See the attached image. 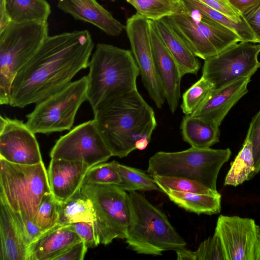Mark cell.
<instances>
[{
	"instance_id": "83f0119b",
	"label": "cell",
	"mask_w": 260,
	"mask_h": 260,
	"mask_svg": "<svg viewBox=\"0 0 260 260\" xmlns=\"http://www.w3.org/2000/svg\"><path fill=\"white\" fill-rule=\"evenodd\" d=\"M254 159L250 142L245 139L241 150L234 160L225 178L224 185L237 186L252 178Z\"/></svg>"
},
{
	"instance_id": "e0dca14e",
	"label": "cell",
	"mask_w": 260,
	"mask_h": 260,
	"mask_svg": "<svg viewBox=\"0 0 260 260\" xmlns=\"http://www.w3.org/2000/svg\"><path fill=\"white\" fill-rule=\"evenodd\" d=\"M251 77L241 78L218 88H212L204 101L191 114L219 127L231 108L248 90Z\"/></svg>"
},
{
	"instance_id": "60d3db41",
	"label": "cell",
	"mask_w": 260,
	"mask_h": 260,
	"mask_svg": "<svg viewBox=\"0 0 260 260\" xmlns=\"http://www.w3.org/2000/svg\"><path fill=\"white\" fill-rule=\"evenodd\" d=\"M260 44V2L242 15Z\"/></svg>"
},
{
	"instance_id": "9c48e42d",
	"label": "cell",
	"mask_w": 260,
	"mask_h": 260,
	"mask_svg": "<svg viewBox=\"0 0 260 260\" xmlns=\"http://www.w3.org/2000/svg\"><path fill=\"white\" fill-rule=\"evenodd\" d=\"M87 76L37 103L26 115V125L35 134H49L70 130L81 104L87 100Z\"/></svg>"
},
{
	"instance_id": "74e56055",
	"label": "cell",
	"mask_w": 260,
	"mask_h": 260,
	"mask_svg": "<svg viewBox=\"0 0 260 260\" xmlns=\"http://www.w3.org/2000/svg\"><path fill=\"white\" fill-rule=\"evenodd\" d=\"M68 225L84 242L88 248H93L100 244L92 222H77Z\"/></svg>"
},
{
	"instance_id": "ac0fdd59",
	"label": "cell",
	"mask_w": 260,
	"mask_h": 260,
	"mask_svg": "<svg viewBox=\"0 0 260 260\" xmlns=\"http://www.w3.org/2000/svg\"><path fill=\"white\" fill-rule=\"evenodd\" d=\"M90 167L85 163L62 159H51L47 170L51 193L59 203L70 199L83 184Z\"/></svg>"
},
{
	"instance_id": "d4e9b609",
	"label": "cell",
	"mask_w": 260,
	"mask_h": 260,
	"mask_svg": "<svg viewBox=\"0 0 260 260\" xmlns=\"http://www.w3.org/2000/svg\"><path fill=\"white\" fill-rule=\"evenodd\" d=\"M6 10L11 22H47L50 6L46 0H5Z\"/></svg>"
},
{
	"instance_id": "8d00e7d4",
	"label": "cell",
	"mask_w": 260,
	"mask_h": 260,
	"mask_svg": "<svg viewBox=\"0 0 260 260\" xmlns=\"http://www.w3.org/2000/svg\"><path fill=\"white\" fill-rule=\"evenodd\" d=\"M245 139L250 142L252 146L254 159L253 178L260 171V110L252 118Z\"/></svg>"
},
{
	"instance_id": "7402d4cb",
	"label": "cell",
	"mask_w": 260,
	"mask_h": 260,
	"mask_svg": "<svg viewBox=\"0 0 260 260\" xmlns=\"http://www.w3.org/2000/svg\"><path fill=\"white\" fill-rule=\"evenodd\" d=\"M0 205V260H28V247L1 199Z\"/></svg>"
},
{
	"instance_id": "ba28073f",
	"label": "cell",
	"mask_w": 260,
	"mask_h": 260,
	"mask_svg": "<svg viewBox=\"0 0 260 260\" xmlns=\"http://www.w3.org/2000/svg\"><path fill=\"white\" fill-rule=\"evenodd\" d=\"M166 17L195 56L204 60L241 42L231 29L193 10L181 7Z\"/></svg>"
},
{
	"instance_id": "7c38bea8",
	"label": "cell",
	"mask_w": 260,
	"mask_h": 260,
	"mask_svg": "<svg viewBox=\"0 0 260 260\" xmlns=\"http://www.w3.org/2000/svg\"><path fill=\"white\" fill-rule=\"evenodd\" d=\"M112 156L93 119L60 137L50 153L51 159L83 162L90 167L106 161Z\"/></svg>"
},
{
	"instance_id": "d590c367",
	"label": "cell",
	"mask_w": 260,
	"mask_h": 260,
	"mask_svg": "<svg viewBox=\"0 0 260 260\" xmlns=\"http://www.w3.org/2000/svg\"><path fill=\"white\" fill-rule=\"evenodd\" d=\"M6 205L7 206V204ZM7 207L17 230L25 244L28 247L43 232L37 224L30 220L25 215L20 212L12 210L8 206Z\"/></svg>"
},
{
	"instance_id": "4fadbf2b",
	"label": "cell",
	"mask_w": 260,
	"mask_h": 260,
	"mask_svg": "<svg viewBox=\"0 0 260 260\" xmlns=\"http://www.w3.org/2000/svg\"><path fill=\"white\" fill-rule=\"evenodd\" d=\"M125 29L144 86L157 108L160 109L166 98L155 68L150 20L137 12L127 19Z\"/></svg>"
},
{
	"instance_id": "484cf974",
	"label": "cell",
	"mask_w": 260,
	"mask_h": 260,
	"mask_svg": "<svg viewBox=\"0 0 260 260\" xmlns=\"http://www.w3.org/2000/svg\"><path fill=\"white\" fill-rule=\"evenodd\" d=\"M180 4L183 9L196 11L230 28L238 36L241 42L259 43L243 17V20L240 21H234L223 13L205 5L198 0H180Z\"/></svg>"
},
{
	"instance_id": "6da1fadb",
	"label": "cell",
	"mask_w": 260,
	"mask_h": 260,
	"mask_svg": "<svg viewBox=\"0 0 260 260\" xmlns=\"http://www.w3.org/2000/svg\"><path fill=\"white\" fill-rule=\"evenodd\" d=\"M93 47L88 30L48 36L15 77L9 105L22 108L37 104L66 86L88 67Z\"/></svg>"
},
{
	"instance_id": "8fae6325",
	"label": "cell",
	"mask_w": 260,
	"mask_h": 260,
	"mask_svg": "<svg viewBox=\"0 0 260 260\" xmlns=\"http://www.w3.org/2000/svg\"><path fill=\"white\" fill-rule=\"evenodd\" d=\"M260 44L239 42L204 61L202 77L218 88L242 77H251L260 68Z\"/></svg>"
},
{
	"instance_id": "b9f144b4",
	"label": "cell",
	"mask_w": 260,
	"mask_h": 260,
	"mask_svg": "<svg viewBox=\"0 0 260 260\" xmlns=\"http://www.w3.org/2000/svg\"><path fill=\"white\" fill-rule=\"evenodd\" d=\"M241 15L245 14L249 10L256 6L260 0H228Z\"/></svg>"
},
{
	"instance_id": "8992f818",
	"label": "cell",
	"mask_w": 260,
	"mask_h": 260,
	"mask_svg": "<svg viewBox=\"0 0 260 260\" xmlns=\"http://www.w3.org/2000/svg\"><path fill=\"white\" fill-rule=\"evenodd\" d=\"M48 36L47 22H11L0 32V103L9 105L12 83Z\"/></svg>"
},
{
	"instance_id": "cb8c5ba5",
	"label": "cell",
	"mask_w": 260,
	"mask_h": 260,
	"mask_svg": "<svg viewBox=\"0 0 260 260\" xmlns=\"http://www.w3.org/2000/svg\"><path fill=\"white\" fill-rule=\"evenodd\" d=\"M170 200L179 207L198 214L212 215L220 213L221 194H200L163 189Z\"/></svg>"
},
{
	"instance_id": "7bdbcfd3",
	"label": "cell",
	"mask_w": 260,
	"mask_h": 260,
	"mask_svg": "<svg viewBox=\"0 0 260 260\" xmlns=\"http://www.w3.org/2000/svg\"><path fill=\"white\" fill-rule=\"evenodd\" d=\"M0 32L11 22L6 12L5 0H0Z\"/></svg>"
},
{
	"instance_id": "d6a6232c",
	"label": "cell",
	"mask_w": 260,
	"mask_h": 260,
	"mask_svg": "<svg viewBox=\"0 0 260 260\" xmlns=\"http://www.w3.org/2000/svg\"><path fill=\"white\" fill-rule=\"evenodd\" d=\"M212 88V85L202 76L183 93L180 106L183 113L185 115L194 113Z\"/></svg>"
},
{
	"instance_id": "f6af8a7d",
	"label": "cell",
	"mask_w": 260,
	"mask_h": 260,
	"mask_svg": "<svg viewBox=\"0 0 260 260\" xmlns=\"http://www.w3.org/2000/svg\"><path fill=\"white\" fill-rule=\"evenodd\" d=\"M259 233H260V225H259Z\"/></svg>"
},
{
	"instance_id": "f1b7e54d",
	"label": "cell",
	"mask_w": 260,
	"mask_h": 260,
	"mask_svg": "<svg viewBox=\"0 0 260 260\" xmlns=\"http://www.w3.org/2000/svg\"><path fill=\"white\" fill-rule=\"evenodd\" d=\"M118 171L121 182L118 186L125 191H161L153 178L141 170L119 164Z\"/></svg>"
},
{
	"instance_id": "4dcf8cb0",
	"label": "cell",
	"mask_w": 260,
	"mask_h": 260,
	"mask_svg": "<svg viewBox=\"0 0 260 260\" xmlns=\"http://www.w3.org/2000/svg\"><path fill=\"white\" fill-rule=\"evenodd\" d=\"M162 191L163 189L200 194L215 195L219 193L202 183L187 178L174 176H154L152 177Z\"/></svg>"
},
{
	"instance_id": "603a6c76",
	"label": "cell",
	"mask_w": 260,
	"mask_h": 260,
	"mask_svg": "<svg viewBox=\"0 0 260 260\" xmlns=\"http://www.w3.org/2000/svg\"><path fill=\"white\" fill-rule=\"evenodd\" d=\"M180 129L183 140L194 148H210L219 141V127L191 115L183 117Z\"/></svg>"
},
{
	"instance_id": "ee69618b",
	"label": "cell",
	"mask_w": 260,
	"mask_h": 260,
	"mask_svg": "<svg viewBox=\"0 0 260 260\" xmlns=\"http://www.w3.org/2000/svg\"><path fill=\"white\" fill-rule=\"evenodd\" d=\"M172 1H174L175 2H176V3H180V0H172Z\"/></svg>"
},
{
	"instance_id": "44dd1931",
	"label": "cell",
	"mask_w": 260,
	"mask_h": 260,
	"mask_svg": "<svg viewBox=\"0 0 260 260\" xmlns=\"http://www.w3.org/2000/svg\"><path fill=\"white\" fill-rule=\"evenodd\" d=\"M154 22L160 38L178 65L182 76L196 75L201 67L199 60L174 30L167 18Z\"/></svg>"
},
{
	"instance_id": "9a60e30c",
	"label": "cell",
	"mask_w": 260,
	"mask_h": 260,
	"mask_svg": "<svg viewBox=\"0 0 260 260\" xmlns=\"http://www.w3.org/2000/svg\"><path fill=\"white\" fill-rule=\"evenodd\" d=\"M35 134L22 120L1 116L0 158L21 165L43 162Z\"/></svg>"
},
{
	"instance_id": "836d02e7",
	"label": "cell",
	"mask_w": 260,
	"mask_h": 260,
	"mask_svg": "<svg viewBox=\"0 0 260 260\" xmlns=\"http://www.w3.org/2000/svg\"><path fill=\"white\" fill-rule=\"evenodd\" d=\"M60 203L52 193L45 195L39 205L36 224L44 232L55 226L58 221Z\"/></svg>"
},
{
	"instance_id": "2e32d148",
	"label": "cell",
	"mask_w": 260,
	"mask_h": 260,
	"mask_svg": "<svg viewBox=\"0 0 260 260\" xmlns=\"http://www.w3.org/2000/svg\"><path fill=\"white\" fill-rule=\"evenodd\" d=\"M151 44L155 70L166 101L172 113L177 109L182 76L176 61L160 38L154 21L150 20Z\"/></svg>"
},
{
	"instance_id": "30bf717a",
	"label": "cell",
	"mask_w": 260,
	"mask_h": 260,
	"mask_svg": "<svg viewBox=\"0 0 260 260\" xmlns=\"http://www.w3.org/2000/svg\"><path fill=\"white\" fill-rule=\"evenodd\" d=\"M80 189L93 205V224L100 243L107 245L115 239H125L129 220L128 193L115 184H84Z\"/></svg>"
},
{
	"instance_id": "52a82bcc",
	"label": "cell",
	"mask_w": 260,
	"mask_h": 260,
	"mask_svg": "<svg viewBox=\"0 0 260 260\" xmlns=\"http://www.w3.org/2000/svg\"><path fill=\"white\" fill-rule=\"evenodd\" d=\"M0 199L36 224L41 200L51 193L44 163L21 165L0 158Z\"/></svg>"
},
{
	"instance_id": "f35d334b",
	"label": "cell",
	"mask_w": 260,
	"mask_h": 260,
	"mask_svg": "<svg viewBox=\"0 0 260 260\" xmlns=\"http://www.w3.org/2000/svg\"><path fill=\"white\" fill-rule=\"evenodd\" d=\"M205 5L218 11L236 21H240L243 18L228 0H198Z\"/></svg>"
},
{
	"instance_id": "4316f807",
	"label": "cell",
	"mask_w": 260,
	"mask_h": 260,
	"mask_svg": "<svg viewBox=\"0 0 260 260\" xmlns=\"http://www.w3.org/2000/svg\"><path fill=\"white\" fill-rule=\"evenodd\" d=\"M94 220L95 212L92 202L80 189L67 201L60 203L57 224L66 225L77 222H93Z\"/></svg>"
},
{
	"instance_id": "d6986e66",
	"label": "cell",
	"mask_w": 260,
	"mask_h": 260,
	"mask_svg": "<svg viewBox=\"0 0 260 260\" xmlns=\"http://www.w3.org/2000/svg\"><path fill=\"white\" fill-rule=\"evenodd\" d=\"M57 7L75 19L89 23L110 36L119 35L125 28L96 0H57Z\"/></svg>"
},
{
	"instance_id": "1f68e13d",
	"label": "cell",
	"mask_w": 260,
	"mask_h": 260,
	"mask_svg": "<svg viewBox=\"0 0 260 260\" xmlns=\"http://www.w3.org/2000/svg\"><path fill=\"white\" fill-rule=\"evenodd\" d=\"M119 163L113 160L102 162L90 167L83 182L84 184L119 185L121 177L118 171Z\"/></svg>"
},
{
	"instance_id": "3957f363",
	"label": "cell",
	"mask_w": 260,
	"mask_h": 260,
	"mask_svg": "<svg viewBox=\"0 0 260 260\" xmlns=\"http://www.w3.org/2000/svg\"><path fill=\"white\" fill-rule=\"evenodd\" d=\"M88 67L87 100L93 112L137 89L140 71L131 50L99 43Z\"/></svg>"
},
{
	"instance_id": "ab89813d",
	"label": "cell",
	"mask_w": 260,
	"mask_h": 260,
	"mask_svg": "<svg viewBox=\"0 0 260 260\" xmlns=\"http://www.w3.org/2000/svg\"><path fill=\"white\" fill-rule=\"evenodd\" d=\"M87 248L84 242L82 240L72 245L55 260H83Z\"/></svg>"
},
{
	"instance_id": "7a4b0ae2",
	"label": "cell",
	"mask_w": 260,
	"mask_h": 260,
	"mask_svg": "<svg viewBox=\"0 0 260 260\" xmlns=\"http://www.w3.org/2000/svg\"><path fill=\"white\" fill-rule=\"evenodd\" d=\"M94 121L112 155L120 158L148 145L157 126L153 109L137 89L93 112Z\"/></svg>"
},
{
	"instance_id": "f546056e",
	"label": "cell",
	"mask_w": 260,
	"mask_h": 260,
	"mask_svg": "<svg viewBox=\"0 0 260 260\" xmlns=\"http://www.w3.org/2000/svg\"><path fill=\"white\" fill-rule=\"evenodd\" d=\"M137 12L147 19L156 21L170 16L181 9V5L172 0H126Z\"/></svg>"
},
{
	"instance_id": "5b68a950",
	"label": "cell",
	"mask_w": 260,
	"mask_h": 260,
	"mask_svg": "<svg viewBox=\"0 0 260 260\" xmlns=\"http://www.w3.org/2000/svg\"><path fill=\"white\" fill-rule=\"evenodd\" d=\"M231 153L230 148L193 147L178 152L159 151L149 158L147 173L151 177L159 175L187 178L217 190L219 172Z\"/></svg>"
},
{
	"instance_id": "5bb4252c",
	"label": "cell",
	"mask_w": 260,
	"mask_h": 260,
	"mask_svg": "<svg viewBox=\"0 0 260 260\" xmlns=\"http://www.w3.org/2000/svg\"><path fill=\"white\" fill-rule=\"evenodd\" d=\"M215 232L221 241L226 260H260L259 225L254 219L220 215Z\"/></svg>"
},
{
	"instance_id": "ffe728a7",
	"label": "cell",
	"mask_w": 260,
	"mask_h": 260,
	"mask_svg": "<svg viewBox=\"0 0 260 260\" xmlns=\"http://www.w3.org/2000/svg\"><path fill=\"white\" fill-rule=\"evenodd\" d=\"M82 241L69 225L56 224L28 246V260H55L73 244Z\"/></svg>"
},
{
	"instance_id": "277c9868",
	"label": "cell",
	"mask_w": 260,
	"mask_h": 260,
	"mask_svg": "<svg viewBox=\"0 0 260 260\" xmlns=\"http://www.w3.org/2000/svg\"><path fill=\"white\" fill-rule=\"evenodd\" d=\"M129 220L125 242L138 254L160 255L185 248L186 243L166 214L136 191L128 193Z\"/></svg>"
},
{
	"instance_id": "e575fe53",
	"label": "cell",
	"mask_w": 260,
	"mask_h": 260,
	"mask_svg": "<svg viewBox=\"0 0 260 260\" xmlns=\"http://www.w3.org/2000/svg\"><path fill=\"white\" fill-rule=\"evenodd\" d=\"M193 254L194 260H226L223 245L215 232L212 237L201 243Z\"/></svg>"
}]
</instances>
